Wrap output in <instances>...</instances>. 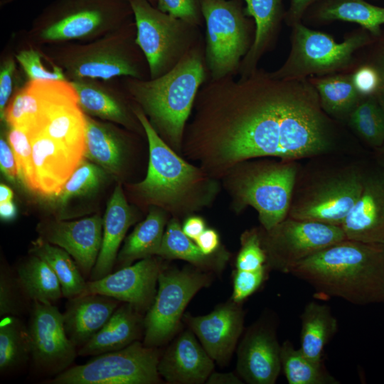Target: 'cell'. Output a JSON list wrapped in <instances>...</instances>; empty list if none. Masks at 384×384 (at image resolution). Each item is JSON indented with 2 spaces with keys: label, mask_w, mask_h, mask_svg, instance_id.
<instances>
[{
  "label": "cell",
  "mask_w": 384,
  "mask_h": 384,
  "mask_svg": "<svg viewBox=\"0 0 384 384\" xmlns=\"http://www.w3.org/2000/svg\"><path fill=\"white\" fill-rule=\"evenodd\" d=\"M316 92L301 79L253 70L235 80L211 79L199 89L186 151L210 169L259 156L294 159L327 146Z\"/></svg>",
  "instance_id": "6da1fadb"
},
{
  "label": "cell",
  "mask_w": 384,
  "mask_h": 384,
  "mask_svg": "<svg viewBox=\"0 0 384 384\" xmlns=\"http://www.w3.org/2000/svg\"><path fill=\"white\" fill-rule=\"evenodd\" d=\"M318 294L355 305L384 302V246L345 239L293 267Z\"/></svg>",
  "instance_id": "7a4b0ae2"
},
{
  "label": "cell",
  "mask_w": 384,
  "mask_h": 384,
  "mask_svg": "<svg viewBox=\"0 0 384 384\" xmlns=\"http://www.w3.org/2000/svg\"><path fill=\"white\" fill-rule=\"evenodd\" d=\"M206 78L201 50L193 46L169 71L143 80L131 78L127 90L171 144L181 146L185 124Z\"/></svg>",
  "instance_id": "3957f363"
},
{
  "label": "cell",
  "mask_w": 384,
  "mask_h": 384,
  "mask_svg": "<svg viewBox=\"0 0 384 384\" xmlns=\"http://www.w3.org/2000/svg\"><path fill=\"white\" fill-rule=\"evenodd\" d=\"M128 1L135 20V43L146 58L151 79L156 78L193 47L194 26L154 8L148 0Z\"/></svg>",
  "instance_id": "277c9868"
},
{
  "label": "cell",
  "mask_w": 384,
  "mask_h": 384,
  "mask_svg": "<svg viewBox=\"0 0 384 384\" xmlns=\"http://www.w3.org/2000/svg\"><path fill=\"white\" fill-rule=\"evenodd\" d=\"M160 355L139 341L105 353L85 364L70 366L50 380L53 384H154L161 381Z\"/></svg>",
  "instance_id": "5b68a950"
},
{
  "label": "cell",
  "mask_w": 384,
  "mask_h": 384,
  "mask_svg": "<svg viewBox=\"0 0 384 384\" xmlns=\"http://www.w3.org/2000/svg\"><path fill=\"white\" fill-rule=\"evenodd\" d=\"M134 112L145 131L149 151L146 176L134 188L152 203L163 206L178 204L202 176L165 143L141 109H135Z\"/></svg>",
  "instance_id": "8992f818"
},
{
  "label": "cell",
  "mask_w": 384,
  "mask_h": 384,
  "mask_svg": "<svg viewBox=\"0 0 384 384\" xmlns=\"http://www.w3.org/2000/svg\"><path fill=\"white\" fill-rule=\"evenodd\" d=\"M210 273L196 267L161 269L155 298L144 319L145 346L156 348L173 336L191 299L211 283Z\"/></svg>",
  "instance_id": "52a82bcc"
},
{
  "label": "cell",
  "mask_w": 384,
  "mask_h": 384,
  "mask_svg": "<svg viewBox=\"0 0 384 384\" xmlns=\"http://www.w3.org/2000/svg\"><path fill=\"white\" fill-rule=\"evenodd\" d=\"M206 25V59L213 80L237 70L248 48V27L235 0H200Z\"/></svg>",
  "instance_id": "ba28073f"
},
{
  "label": "cell",
  "mask_w": 384,
  "mask_h": 384,
  "mask_svg": "<svg viewBox=\"0 0 384 384\" xmlns=\"http://www.w3.org/2000/svg\"><path fill=\"white\" fill-rule=\"evenodd\" d=\"M261 235L269 268L284 274L316 252L346 239L340 226L289 217Z\"/></svg>",
  "instance_id": "9c48e42d"
},
{
  "label": "cell",
  "mask_w": 384,
  "mask_h": 384,
  "mask_svg": "<svg viewBox=\"0 0 384 384\" xmlns=\"http://www.w3.org/2000/svg\"><path fill=\"white\" fill-rule=\"evenodd\" d=\"M132 11L128 0H57L45 14L48 41L82 38L118 23Z\"/></svg>",
  "instance_id": "30bf717a"
},
{
  "label": "cell",
  "mask_w": 384,
  "mask_h": 384,
  "mask_svg": "<svg viewBox=\"0 0 384 384\" xmlns=\"http://www.w3.org/2000/svg\"><path fill=\"white\" fill-rule=\"evenodd\" d=\"M297 169L284 164L254 169L240 178L237 196L242 205L257 210L265 230H270L286 218L291 206Z\"/></svg>",
  "instance_id": "8fae6325"
},
{
  "label": "cell",
  "mask_w": 384,
  "mask_h": 384,
  "mask_svg": "<svg viewBox=\"0 0 384 384\" xmlns=\"http://www.w3.org/2000/svg\"><path fill=\"white\" fill-rule=\"evenodd\" d=\"M367 42V36L359 34L337 43L325 33L297 23L290 57L279 71L271 75L292 79L338 68L348 63L353 52Z\"/></svg>",
  "instance_id": "7c38bea8"
},
{
  "label": "cell",
  "mask_w": 384,
  "mask_h": 384,
  "mask_svg": "<svg viewBox=\"0 0 384 384\" xmlns=\"http://www.w3.org/2000/svg\"><path fill=\"white\" fill-rule=\"evenodd\" d=\"M31 357L38 370L59 374L70 367L77 347L68 338L63 314L51 304L33 302L28 326Z\"/></svg>",
  "instance_id": "4fadbf2b"
},
{
  "label": "cell",
  "mask_w": 384,
  "mask_h": 384,
  "mask_svg": "<svg viewBox=\"0 0 384 384\" xmlns=\"http://www.w3.org/2000/svg\"><path fill=\"white\" fill-rule=\"evenodd\" d=\"M363 178L356 173L339 176L314 187L290 206L292 218L340 226L358 200Z\"/></svg>",
  "instance_id": "5bb4252c"
},
{
  "label": "cell",
  "mask_w": 384,
  "mask_h": 384,
  "mask_svg": "<svg viewBox=\"0 0 384 384\" xmlns=\"http://www.w3.org/2000/svg\"><path fill=\"white\" fill-rule=\"evenodd\" d=\"M63 65L72 80H105L119 76L141 78L137 63L124 42L117 36L78 48L65 58Z\"/></svg>",
  "instance_id": "9a60e30c"
},
{
  "label": "cell",
  "mask_w": 384,
  "mask_h": 384,
  "mask_svg": "<svg viewBox=\"0 0 384 384\" xmlns=\"http://www.w3.org/2000/svg\"><path fill=\"white\" fill-rule=\"evenodd\" d=\"M161 263L150 257L114 273L86 282L80 295L97 294L128 303L139 311L148 310L156 294Z\"/></svg>",
  "instance_id": "2e32d148"
},
{
  "label": "cell",
  "mask_w": 384,
  "mask_h": 384,
  "mask_svg": "<svg viewBox=\"0 0 384 384\" xmlns=\"http://www.w3.org/2000/svg\"><path fill=\"white\" fill-rule=\"evenodd\" d=\"M242 303L232 299L217 306L203 316L187 313L183 321L198 338L211 358L226 365L236 348L244 325Z\"/></svg>",
  "instance_id": "e0dca14e"
},
{
  "label": "cell",
  "mask_w": 384,
  "mask_h": 384,
  "mask_svg": "<svg viewBox=\"0 0 384 384\" xmlns=\"http://www.w3.org/2000/svg\"><path fill=\"white\" fill-rule=\"evenodd\" d=\"M103 218L98 215L73 221L54 220L38 227L41 238L68 252L84 276L91 274L102 240Z\"/></svg>",
  "instance_id": "ac0fdd59"
},
{
  "label": "cell",
  "mask_w": 384,
  "mask_h": 384,
  "mask_svg": "<svg viewBox=\"0 0 384 384\" xmlns=\"http://www.w3.org/2000/svg\"><path fill=\"white\" fill-rule=\"evenodd\" d=\"M237 372L249 384H274L282 370L281 345L270 326L253 324L238 348Z\"/></svg>",
  "instance_id": "d6986e66"
},
{
  "label": "cell",
  "mask_w": 384,
  "mask_h": 384,
  "mask_svg": "<svg viewBox=\"0 0 384 384\" xmlns=\"http://www.w3.org/2000/svg\"><path fill=\"white\" fill-rule=\"evenodd\" d=\"M34 175V191L57 197L66 181L83 161L81 155L44 133L30 137Z\"/></svg>",
  "instance_id": "ffe728a7"
},
{
  "label": "cell",
  "mask_w": 384,
  "mask_h": 384,
  "mask_svg": "<svg viewBox=\"0 0 384 384\" xmlns=\"http://www.w3.org/2000/svg\"><path fill=\"white\" fill-rule=\"evenodd\" d=\"M196 338L191 329L182 332L159 358L158 371L167 383H203L213 371L214 361Z\"/></svg>",
  "instance_id": "44dd1931"
},
{
  "label": "cell",
  "mask_w": 384,
  "mask_h": 384,
  "mask_svg": "<svg viewBox=\"0 0 384 384\" xmlns=\"http://www.w3.org/2000/svg\"><path fill=\"white\" fill-rule=\"evenodd\" d=\"M341 228L347 239L384 246V173L363 179L362 193Z\"/></svg>",
  "instance_id": "7402d4cb"
},
{
  "label": "cell",
  "mask_w": 384,
  "mask_h": 384,
  "mask_svg": "<svg viewBox=\"0 0 384 384\" xmlns=\"http://www.w3.org/2000/svg\"><path fill=\"white\" fill-rule=\"evenodd\" d=\"M119 302L97 294L69 299L63 314L66 334L73 343L80 348L88 342L107 322Z\"/></svg>",
  "instance_id": "603a6c76"
},
{
  "label": "cell",
  "mask_w": 384,
  "mask_h": 384,
  "mask_svg": "<svg viewBox=\"0 0 384 384\" xmlns=\"http://www.w3.org/2000/svg\"><path fill=\"white\" fill-rule=\"evenodd\" d=\"M133 211L127 202L120 185L116 186L103 218L102 240L100 253L90 274V280L110 274L129 228L134 223Z\"/></svg>",
  "instance_id": "cb8c5ba5"
},
{
  "label": "cell",
  "mask_w": 384,
  "mask_h": 384,
  "mask_svg": "<svg viewBox=\"0 0 384 384\" xmlns=\"http://www.w3.org/2000/svg\"><path fill=\"white\" fill-rule=\"evenodd\" d=\"M128 303L118 306L102 328L78 351L80 356H97L122 349L137 341L144 320Z\"/></svg>",
  "instance_id": "d4e9b609"
},
{
  "label": "cell",
  "mask_w": 384,
  "mask_h": 384,
  "mask_svg": "<svg viewBox=\"0 0 384 384\" xmlns=\"http://www.w3.org/2000/svg\"><path fill=\"white\" fill-rule=\"evenodd\" d=\"M157 255L166 259L185 260L195 267L210 273L220 272L229 257L225 251L211 255L203 254L196 243L184 234L175 218L167 224Z\"/></svg>",
  "instance_id": "484cf974"
},
{
  "label": "cell",
  "mask_w": 384,
  "mask_h": 384,
  "mask_svg": "<svg viewBox=\"0 0 384 384\" xmlns=\"http://www.w3.org/2000/svg\"><path fill=\"white\" fill-rule=\"evenodd\" d=\"M300 319V351L312 360L323 361L324 348L337 331V319L330 306L314 301L305 306Z\"/></svg>",
  "instance_id": "4316f807"
},
{
  "label": "cell",
  "mask_w": 384,
  "mask_h": 384,
  "mask_svg": "<svg viewBox=\"0 0 384 384\" xmlns=\"http://www.w3.org/2000/svg\"><path fill=\"white\" fill-rule=\"evenodd\" d=\"M166 219L164 213L157 208L149 210L146 218L139 223L126 238L116 262L121 267L132 262L157 255L160 249Z\"/></svg>",
  "instance_id": "83f0119b"
},
{
  "label": "cell",
  "mask_w": 384,
  "mask_h": 384,
  "mask_svg": "<svg viewBox=\"0 0 384 384\" xmlns=\"http://www.w3.org/2000/svg\"><path fill=\"white\" fill-rule=\"evenodd\" d=\"M85 153L105 171L117 174L122 165L123 146L117 132L110 124L85 114Z\"/></svg>",
  "instance_id": "f1b7e54d"
},
{
  "label": "cell",
  "mask_w": 384,
  "mask_h": 384,
  "mask_svg": "<svg viewBox=\"0 0 384 384\" xmlns=\"http://www.w3.org/2000/svg\"><path fill=\"white\" fill-rule=\"evenodd\" d=\"M26 297L32 302L53 304L63 294L60 282L50 265L33 254L21 262L16 273Z\"/></svg>",
  "instance_id": "f546056e"
},
{
  "label": "cell",
  "mask_w": 384,
  "mask_h": 384,
  "mask_svg": "<svg viewBox=\"0 0 384 384\" xmlns=\"http://www.w3.org/2000/svg\"><path fill=\"white\" fill-rule=\"evenodd\" d=\"M31 252L44 260L52 268L60 282L63 297L69 299L82 294L87 282L68 252L40 238L33 242Z\"/></svg>",
  "instance_id": "4dcf8cb0"
},
{
  "label": "cell",
  "mask_w": 384,
  "mask_h": 384,
  "mask_svg": "<svg viewBox=\"0 0 384 384\" xmlns=\"http://www.w3.org/2000/svg\"><path fill=\"white\" fill-rule=\"evenodd\" d=\"M245 14L255 23L254 41L241 64L242 75L253 70L255 63L264 50L277 22L282 0H243Z\"/></svg>",
  "instance_id": "1f68e13d"
},
{
  "label": "cell",
  "mask_w": 384,
  "mask_h": 384,
  "mask_svg": "<svg viewBox=\"0 0 384 384\" xmlns=\"http://www.w3.org/2000/svg\"><path fill=\"white\" fill-rule=\"evenodd\" d=\"M83 112L123 125L129 124L128 115L122 104L103 87L89 79H75L70 81Z\"/></svg>",
  "instance_id": "d6a6232c"
},
{
  "label": "cell",
  "mask_w": 384,
  "mask_h": 384,
  "mask_svg": "<svg viewBox=\"0 0 384 384\" xmlns=\"http://www.w3.org/2000/svg\"><path fill=\"white\" fill-rule=\"evenodd\" d=\"M281 365L289 384H338L325 368L324 360L314 361L296 349L289 341L281 345Z\"/></svg>",
  "instance_id": "836d02e7"
},
{
  "label": "cell",
  "mask_w": 384,
  "mask_h": 384,
  "mask_svg": "<svg viewBox=\"0 0 384 384\" xmlns=\"http://www.w3.org/2000/svg\"><path fill=\"white\" fill-rule=\"evenodd\" d=\"M28 329L17 316H3L0 322V371L8 373L31 356Z\"/></svg>",
  "instance_id": "e575fe53"
},
{
  "label": "cell",
  "mask_w": 384,
  "mask_h": 384,
  "mask_svg": "<svg viewBox=\"0 0 384 384\" xmlns=\"http://www.w3.org/2000/svg\"><path fill=\"white\" fill-rule=\"evenodd\" d=\"M323 20H340L358 23L378 35L384 24V7L365 0H328L319 11Z\"/></svg>",
  "instance_id": "d590c367"
},
{
  "label": "cell",
  "mask_w": 384,
  "mask_h": 384,
  "mask_svg": "<svg viewBox=\"0 0 384 384\" xmlns=\"http://www.w3.org/2000/svg\"><path fill=\"white\" fill-rule=\"evenodd\" d=\"M314 85L323 108L330 113L346 112L357 102L359 94L352 77L334 76L316 79Z\"/></svg>",
  "instance_id": "8d00e7d4"
},
{
  "label": "cell",
  "mask_w": 384,
  "mask_h": 384,
  "mask_svg": "<svg viewBox=\"0 0 384 384\" xmlns=\"http://www.w3.org/2000/svg\"><path fill=\"white\" fill-rule=\"evenodd\" d=\"M40 112V99L30 81L7 105L4 119L11 127L21 129L30 137L37 128Z\"/></svg>",
  "instance_id": "74e56055"
},
{
  "label": "cell",
  "mask_w": 384,
  "mask_h": 384,
  "mask_svg": "<svg viewBox=\"0 0 384 384\" xmlns=\"http://www.w3.org/2000/svg\"><path fill=\"white\" fill-rule=\"evenodd\" d=\"M350 122L357 132L372 144L380 146L384 142V110L373 97L353 108Z\"/></svg>",
  "instance_id": "f35d334b"
},
{
  "label": "cell",
  "mask_w": 384,
  "mask_h": 384,
  "mask_svg": "<svg viewBox=\"0 0 384 384\" xmlns=\"http://www.w3.org/2000/svg\"><path fill=\"white\" fill-rule=\"evenodd\" d=\"M105 175V171L100 166L82 161L57 196L58 203L65 206L74 197L95 192L104 180Z\"/></svg>",
  "instance_id": "ab89813d"
},
{
  "label": "cell",
  "mask_w": 384,
  "mask_h": 384,
  "mask_svg": "<svg viewBox=\"0 0 384 384\" xmlns=\"http://www.w3.org/2000/svg\"><path fill=\"white\" fill-rule=\"evenodd\" d=\"M30 301L26 297L16 275L1 267L0 272V315L18 316L23 314Z\"/></svg>",
  "instance_id": "60d3db41"
},
{
  "label": "cell",
  "mask_w": 384,
  "mask_h": 384,
  "mask_svg": "<svg viewBox=\"0 0 384 384\" xmlns=\"http://www.w3.org/2000/svg\"><path fill=\"white\" fill-rule=\"evenodd\" d=\"M8 142L16 157L18 178L28 189L33 192L32 146L29 137L23 130L11 127L8 134Z\"/></svg>",
  "instance_id": "b9f144b4"
},
{
  "label": "cell",
  "mask_w": 384,
  "mask_h": 384,
  "mask_svg": "<svg viewBox=\"0 0 384 384\" xmlns=\"http://www.w3.org/2000/svg\"><path fill=\"white\" fill-rule=\"evenodd\" d=\"M265 267H267V256L262 245L260 234L256 230L244 233L235 261L236 270L255 271Z\"/></svg>",
  "instance_id": "7bdbcfd3"
},
{
  "label": "cell",
  "mask_w": 384,
  "mask_h": 384,
  "mask_svg": "<svg viewBox=\"0 0 384 384\" xmlns=\"http://www.w3.org/2000/svg\"><path fill=\"white\" fill-rule=\"evenodd\" d=\"M16 58L30 80H66L62 68L57 65L47 68L43 63L42 55L35 49L21 50Z\"/></svg>",
  "instance_id": "ee69618b"
},
{
  "label": "cell",
  "mask_w": 384,
  "mask_h": 384,
  "mask_svg": "<svg viewBox=\"0 0 384 384\" xmlns=\"http://www.w3.org/2000/svg\"><path fill=\"white\" fill-rule=\"evenodd\" d=\"M267 269L268 267L255 271L235 270L230 299L237 303H242L245 299L255 293L266 279Z\"/></svg>",
  "instance_id": "f6af8a7d"
},
{
  "label": "cell",
  "mask_w": 384,
  "mask_h": 384,
  "mask_svg": "<svg viewBox=\"0 0 384 384\" xmlns=\"http://www.w3.org/2000/svg\"><path fill=\"white\" fill-rule=\"evenodd\" d=\"M157 9L191 26L201 20L200 0H156Z\"/></svg>",
  "instance_id": "bcb514c9"
},
{
  "label": "cell",
  "mask_w": 384,
  "mask_h": 384,
  "mask_svg": "<svg viewBox=\"0 0 384 384\" xmlns=\"http://www.w3.org/2000/svg\"><path fill=\"white\" fill-rule=\"evenodd\" d=\"M352 80L358 94L369 96L378 90L381 77L374 68L363 66L352 75Z\"/></svg>",
  "instance_id": "7dc6e473"
},
{
  "label": "cell",
  "mask_w": 384,
  "mask_h": 384,
  "mask_svg": "<svg viewBox=\"0 0 384 384\" xmlns=\"http://www.w3.org/2000/svg\"><path fill=\"white\" fill-rule=\"evenodd\" d=\"M16 64L13 59L5 60L0 70V115L4 119L9 98L12 94Z\"/></svg>",
  "instance_id": "c3c4849f"
},
{
  "label": "cell",
  "mask_w": 384,
  "mask_h": 384,
  "mask_svg": "<svg viewBox=\"0 0 384 384\" xmlns=\"http://www.w3.org/2000/svg\"><path fill=\"white\" fill-rule=\"evenodd\" d=\"M0 166L4 175L10 181H15L18 178L17 162L14 151L4 138L0 139Z\"/></svg>",
  "instance_id": "681fc988"
},
{
  "label": "cell",
  "mask_w": 384,
  "mask_h": 384,
  "mask_svg": "<svg viewBox=\"0 0 384 384\" xmlns=\"http://www.w3.org/2000/svg\"><path fill=\"white\" fill-rule=\"evenodd\" d=\"M194 242L203 254L211 255L218 252L220 245V238L215 230L208 228Z\"/></svg>",
  "instance_id": "f907efd6"
},
{
  "label": "cell",
  "mask_w": 384,
  "mask_h": 384,
  "mask_svg": "<svg viewBox=\"0 0 384 384\" xmlns=\"http://www.w3.org/2000/svg\"><path fill=\"white\" fill-rule=\"evenodd\" d=\"M181 228L184 234L193 241L206 229L204 220L198 216L188 218Z\"/></svg>",
  "instance_id": "816d5d0a"
},
{
  "label": "cell",
  "mask_w": 384,
  "mask_h": 384,
  "mask_svg": "<svg viewBox=\"0 0 384 384\" xmlns=\"http://www.w3.org/2000/svg\"><path fill=\"white\" fill-rule=\"evenodd\" d=\"M242 380L233 373L212 372L206 380L208 384H242Z\"/></svg>",
  "instance_id": "f5cc1de1"
},
{
  "label": "cell",
  "mask_w": 384,
  "mask_h": 384,
  "mask_svg": "<svg viewBox=\"0 0 384 384\" xmlns=\"http://www.w3.org/2000/svg\"><path fill=\"white\" fill-rule=\"evenodd\" d=\"M314 0H292L288 16L290 21L297 23Z\"/></svg>",
  "instance_id": "db71d44e"
},
{
  "label": "cell",
  "mask_w": 384,
  "mask_h": 384,
  "mask_svg": "<svg viewBox=\"0 0 384 384\" xmlns=\"http://www.w3.org/2000/svg\"><path fill=\"white\" fill-rule=\"evenodd\" d=\"M16 213V207L13 201L0 203V216L2 220H11Z\"/></svg>",
  "instance_id": "11a10c76"
},
{
  "label": "cell",
  "mask_w": 384,
  "mask_h": 384,
  "mask_svg": "<svg viewBox=\"0 0 384 384\" xmlns=\"http://www.w3.org/2000/svg\"><path fill=\"white\" fill-rule=\"evenodd\" d=\"M14 197L13 191L6 185H0V203L12 201Z\"/></svg>",
  "instance_id": "9f6ffc18"
},
{
  "label": "cell",
  "mask_w": 384,
  "mask_h": 384,
  "mask_svg": "<svg viewBox=\"0 0 384 384\" xmlns=\"http://www.w3.org/2000/svg\"><path fill=\"white\" fill-rule=\"evenodd\" d=\"M380 77H381V80H380V85L378 89V92L380 93V98L381 100L382 108L384 110V61H383V73Z\"/></svg>",
  "instance_id": "6f0895ef"
},
{
  "label": "cell",
  "mask_w": 384,
  "mask_h": 384,
  "mask_svg": "<svg viewBox=\"0 0 384 384\" xmlns=\"http://www.w3.org/2000/svg\"><path fill=\"white\" fill-rule=\"evenodd\" d=\"M151 4H153L154 2L156 1V0H148Z\"/></svg>",
  "instance_id": "680465c9"
}]
</instances>
